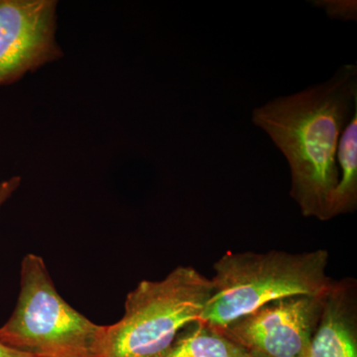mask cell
Here are the masks:
<instances>
[{"instance_id": "cell-1", "label": "cell", "mask_w": 357, "mask_h": 357, "mask_svg": "<svg viewBox=\"0 0 357 357\" xmlns=\"http://www.w3.org/2000/svg\"><path fill=\"white\" fill-rule=\"evenodd\" d=\"M357 109L356 65L340 68L326 83L269 100L252 112L287 160L290 196L306 218L332 220L340 180L337 151L340 135Z\"/></svg>"}, {"instance_id": "cell-2", "label": "cell", "mask_w": 357, "mask_h": 357, "mask_svg": "<svg viewBox=\"0 0 357 357\" xmlns=\"http://www.w3.org/2000/svg\"><path fill=\"white\" fill-rule=\"evenodd\" d=\"M326 249L290 253L227 251L213 264V294L199 321L220 330L271 302L296 295H323L332 285Z\"/></svg>"}, {"instance_id": "cell-3", "label": "cell", "mask_w": 357, "mask_h": 357, "mask_svg": "<svg viewBox=\"0 0 357 357\" xmlns=\"http://www.w3.org/2000/svg\"><path fill=\"white\" fill-rule=\"evenodd\" d=\"M213 294L211 279L178 266L159 281L143 280L128 294L123 317L107 326L100 357H159L185 326L199 321Z\"/></svg>"}, {"instance_id": "cell-4", "label": "cell", "mask_w": 357, "mask_h": 357, "mask_svg": "<svg viewBox=\"0 0 357 357\" xmlns=\"http://www.w3.org/2000/svg\"><path fill=\"white\" fill-rule=\"evenodd\" d=\"M105 330L66 302L41 256L23 258L17 304L0 326L1 344L35 357H100Z\"/></svg>"}, {"instance_id": "cell-5", "label": "cell", "mask_w": 357, "mask_h": 357, "mask_svg": "<svg viewBox=\"0 0 357 357\" xmlns=\"http://www.w3.org/2000/svg\"><path fill=\"white\" fill-rule=\"evenodd\" d=\"M323 299L324 294L271 301L218 331L252 357H307Z\"/></svg>"}, {"instance_id": "cell-6", "label": "cell", "mask_w": 357, "mask_h": 357, "mask_svg": "<svg viewBox=\"0 0 357 357\" xmlns=\"http://www.w3.org/2000/svg\"><path fill=\"white\" fill-rule=\"evenodd\" d=\"M55 0H0V86L64 56L56 40Z\"/></svg>"}, {"instance_id": "cell-7", "label": "cell", "mask_w": 357, "mask_h": 357, "mask_svg": "<svg viewBox=\"0 0 357 357\" xmlns=\"http://www.w3.org/2000/svg\"><path fill=\"white\" fill-rule=\"evenodd\" d=\"M307 357H357V282L333 281L324 294Z\"/></svg>"}, {"instance_id": "cell-8", "label": "cell", "mask_w": 357, "mask_h": 357, "mask_svg": "<svg viewBox=\"0 0 357 357\" xmlns=\"http://www.w3.org/2000/svg\"><path fill=\"white\" fill-rule=\"evenodd\" d=\"M159 357H252L220 331L201 321L185 326Z\"/></svg>"}, {"instance_id": "cell-9", "label": "cell", "mask_w": 357, "mask_h": 357, "mask_svg": "<svg viewBox=\"0 0 357 357\" xmlns=\"http://www.w3.org/2000/svg\"><path fill=\"white\" fill-rule=\"evenodd\" d=\"M337 163L340 180L333 195L332 218L357 208V109L338 141Z\"/></svg>"}, {"instance_id": "cell-10", "label": "cell", "mask_w": 357, "mask_h": 357, "mask_svg": "<svg viewBox=\"0 0 357 357\" xmlns=\"http://www.w3.org/2000/svg\"><path fill=\"white\" fill-rule=\"evenodd\" d=\"M314 6L323 8L333 20L356 21L357 2L356 0H317Z\"/></svg>"}, {"instance_id": "cell-11", "label": "cell", "mask_w": 357, "mask_h": 357, "mask_svg": "<svg viewBox=\"0 0 357 357\" xmlns=\"http://www.w3.org/2000/svg\"><path fill=\"white\" fill-rule=\"evenodd\" d=\"M21 181L22 180L20 176H13L6 180L0 181V208L20 189Z\"/></svg>"}, {"instance_id": "cell-12", "label": "cell", "mask_w": 357, "mask_h": 357, "mask_svg": "<svg viewBox=\"0 0 357 357\" xmlns=\"http://www.w3.org/2000/svg\"><path fill=\"white\" fill-rule=\"evenodd\" d=\"M0 357H35L30 356V354H24L16 349H11L7 345L0 342Z\"/></svg>"}]
</instances>
